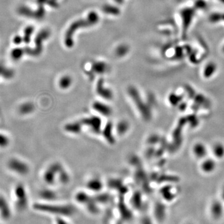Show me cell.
Listing matches in <instances>:
<instances>
[{"label": "cell", "mask_w": 224, "mask_h": 224, "mask_svg": "<svg viewBox=\"0 0 224 224\" xmlns=\"http://www.w3.org/2000/svg\"><path fill=\"white\" fill-rule=\"evenodd\" d=\"M99 17L98 15L95 12H91L89 14L88 17L86 19L79 20L74 22L69 28L67 31L65 38V43L66 46L69 47H71L73 46V42L72 40V36L74 32L79 28L87 27L89 26H92L97 23L99 21Z\"/></svg>", "instance_id": "6da1fadb"}, {"label": "cell", "mask_w": 224, "mask_h": 224, "mask_svg": "<svg viewBox=\"0 0 224 224\" xmlns=\"http://www.w3.org/2000/svg\"><path fill=\"white\" fill-rule=\"evenodd\" d=\"M193 151L194 154L199 158L206 156L207 154V150L205 146L203 144L198 143L196 144L193 148Z\"/></svg>", "instance_id": "7a4b0ae2"}, {"label": "cell", "mask_w": 224, "mask_h": 224, "mask_svg": "<svg viewBox=\"0 0 224 224\" xmlns=\"http://www.w3.org/2000/svg\"><path fill=\"white\" fill-rule=\"evenodd\" d=\"M216 167V163L214 162L212 160L209 159L206 160L203 163H202V170L205 171L206 173H210L212 170H214V169Z\"/></svg>", "instance_id": "3957f363"}, {"label": "cell", "mask_w": 224, "mask_h": 224, "mask_svg": "<svg viewBox=\"0 0 224 224\" xmlns=\"http://www.w3.org/2000/svg\"><path fill=\"white\" fill-rule=\"evenodd\" d=\"M214 154L217 157H222L224 156V146L222 144H216L213 149Z\"/></svg>", "instance_id": "277c9868"}, {"label": "cell", "mask_w": 224, "mask_h": 224, "mask_svg": "<svg viewBox=\"0 0 224 224\" xmlns=\"http://www.w3.org/2000/svg\"><path fill=\"white\" fill-rule=\"evenodd\" d=\"M103 12L108 13V14H112L113 15H117L120 13V10L115 6H110V5H105L103 8Z\"/></svg>", "instance_id": "5b68a950"}, {"label": "cell", "mask_w": 224, "mask_h": 224, "mask_svg": "<svg viewBox=\"0 0 224 224\" xmlns=\"http://www.w3.org/2000/svg\"><path fill=\"white\" fill-rule=\"evenodd\" d=\"M93 69L97 73H103L106 70V65L103 62L95 63L93 66Z\"/></svg>", "instance_id": "8992f818"}, {"label": "cell", "mask_w": 224, "mask_h": 224, "mask_svg": "<svg viewBox=\"0 0 224 224\" xmlns=\"http://www.w3.org/2000/svg\"><path fill=\"white\" fill-rule=\"evenodd\" d=\"M72 83V79L69 76L63 77L59 82V85L61 88L66 89L68 88Z\"/></svg>", "instance_id": "52a82bcc"}, {"label": "cell", "mask_w": 224, "mask_h": 224, "mask_svg": "<svg viewBox=\"0 0 224 224\" xmlns=\"http://www.w3.org/2000/svg\"><path fill=\"white\" fill-rule=\"evenodd\" d=\"M129 48L126 45H122L117 47L116 50V54L119 57H122L125 56Z\"/></svg>", "instance_id": "ba28073f"}, {"label": "cell", "mask_w": 224, "mask_h": 224, "mask_svg": "<svg viewBox=\"0 0 224 224\" xmlns=\"http://www.w3.org/2000/svg\"><path fill=\"white\" fill-rule=\"evenodd\" d=\"M115 2L118 3H122L123 2V0H115Z\"/></svg>", "instance_id": "9c48e42d"}]
</instances>
